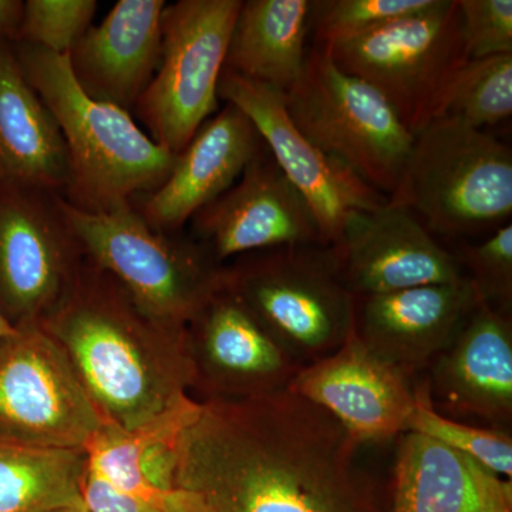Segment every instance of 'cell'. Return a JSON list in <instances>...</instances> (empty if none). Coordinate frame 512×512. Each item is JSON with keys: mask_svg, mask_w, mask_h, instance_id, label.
Masks as SVG:
<instances>
[{"mask_svg": "<svg viewBox=\"0 0 512 512\" xmlns=\"http://www.w3.org/2000/svg\"><path fill=\"white\" fill-rule=\"evenodd\" d=\"M83 448H36L0 441V512L83 508Z\"/></svg>", "mask_w": 512, "mask_h": 512, "instance_id": "d4e9b609", "label": "cell"}, {"mask_svg": "<svg viewBox=\"0 0 512 512\" xmlns=\"http://www.w3.org/2000/svg\"><path fill=\"white\" fill-rule=\"evenodd\" d=\"M22 72L52 111L69 151L64 200L100 214L158 190L177 157L137 126L126 110L87 96L74 79L69 57L12 43Z\"/></svg>", "mask_w": 512, "mask_h": 512, "instance_id": "3957f363", "label": "cell"}, {"mask_svg": "<svg viewBox=\"0 0 512 512\" xmlns=\"http://www.w3.org/2000/svg\"><path fill=\"white\" fill-rule=\"evenodd\" d=\"M69 151L52 111L22 72L12 43L0 39V181L66 194Z\"/></svg>", "mask_w": 512, "mask_h": 512, "instance_id": "44dd1931", "label": "cell"}, {"mask_svg": "<svg viewBox=\"0 0 512 512\" xmlns=\"http://www.w3.org/2000/svg\"><path fill=\"white\" fill-rule=\"evenodd\" d=\"M222 285L301 369L333 355L355 332L356 296L333 245L238 256L224 265Z\"/></svg>", "mask_w": 512, "mask_h": 512, "instance_id": "277c9868", "label": "cell"}, {"mask_svg": "<svg viewBox=\"0 0 512 512\" xmlns=\"http://www.w3.org/2000/svg\"><path fill=\"white\" fill-rule=\"evenodd\" d=\"M481 302L470 279L356 298L355 332L407 379L429 369Z\"/></svg>", "mask_w": 512, "mask_h": 512, "instance_id": "e0dca14e", "label": "cell"}, {"mask_svg": "<svg viewBox=\"0 0 512 512\" xmlns=\"http://www.w3.org/2000/svg\"><path fill=\"white\" fill-rule=\"evenodd\" d=\"M84 261L62 194L0 181V313L13 328L42 325Z\"/></svg>", "mask_w": 512, "mask_h": 512, "instance_id": "30bf717a", "label": "cell"}, {"mask_svg": "<svg viewBox=\"0 0 512 512\" xmlns=\"http://www.w3.org/2000/svg\"><path fill=\"white\" fill-rule=\"evenodd\" d=\"M333 248L343 282L356 298L467 279L457 256L412 211L389 200L375 210L353 212Z\"/></svg>", "mask_w": 512, "mask_h": 512, "instance_id": "9a60e30c", "label": "cell"}, {"mask_svg": "<svg viewBox=\"0 0 512 512\" xmlns=\"http://www.w3.org/2000/svg\"><path fill=\"white\" fill-rule=\"evenodd\" d=\"M512 114V53L468 60L451 80L437 119L450 117L468 126H497Z\"/></svg>", "mask_w": 512, "mask_h": 512, "instance_id": "484cf974", "label": "cell"}, {"mask_svg": "<svg viewBox=\"0 0 512 512\" xmlns=\"http://www.w3.org/2000/svg\"><path fill=\"white\" fill-rule=\"evenodd\" d=\"M165 0H119L70 50L84 93L128 113L153 80L161 59Z\"/></svg>", "mask_w": 512, "mask_h": 512, "instance_id": "ffe728a7", "label": "cell"}, {"mask_svg": "<svg viewBox=\"0 0 512 512\" xmlns=\"http://www.w3.org/2000/svg\"><path fill=\"white\" fill-rule=\"evenodd\" d=\"M264 147L251 120L227 103L198 128L165 183L134 204L157 231L183 232L198 211L237 183Z\"/></svg>", "mask_w": 512, "mask_h": 512, "instance_id": "d6986e66", "label": "cell"}, {"mask_svg": "<svg viewBox=\"0 0 512 512\" xmlns=\"http://www.w3.org/2000/svg\"><path fill=\"white\" fill-rule=\"evenodd\" d=\"M325 50L343 72L375 87L413 136L437 119L451 80L470 60L458 0H434Z\"/></svg>", "mask_w": 512, "mask_h": 512, "instance_id": "ba28073f", "label": "cell"}, {"mask_svg": "<svg viewBox=\"0 0 512 512\" xmlns=\"http://www.w3.org/2000/svg\"><path fill=\"white\" fill-rule=\"evenodd\" d=\"M427 394L436 412L473 416L497 430L512 421L510 312L481 301L429 367Z\"/></svg>", "mask_w": 512, "mask_h": 512, "instance_id": "ac0fdd59", "label": "cell"}, {"mask_svg": "<svg viewBox=\"0 0 512 512\" xmlns=\"http://www.w3.org/2000/svg\"><path fill=\"white\" fill-rule=\"evenodd\" d=\"M25 2L0 0V39L16 43L19 40Z\"/></svg>", "mask_w": 512, "mask_h": 512, "instance_id": "836d02e7", "label": "cell"}, {"mask_svg": "<svg viewBox=\"0 0 512 512\" xmlns=\"http://www.w3.org/2000/svg\"><path fill=\"white\" fill-rule=\"evenodd\" d=\"M342 424L355 443H382L406 433L416 407L412 380L350 335L333 355L302 367L288 387Z\"/></svg>", "mask_w": 512, "mask_h": 512, "instance_id": "2e32d148", "label": "cell"}, {"mask_svg": "<svg viewBox=\"0 0 512 512\" xmlns=\"http://www.w3.org/2000/svg\"><path fill=\"white\" fill-rule=\"evenodd\" d=\"M464 274L481 301L510 312L512 303V225L504 224L477 245H463L457 254Z\"/></svg>", "mask_w": 512, "mask_h": 512, "instance_id": "f546056e", "label": "cell"}, {"mask_svg": "<svg viewBox=\"0 0 512 512\" xmlns=\"http://www.w3.org/2000/svg\"><path fill=\"white\" fill-rule=\"evenodd\" d=\"M470 461L480 490L483 512H512L511 481L495 476L471 458Z\"/></svg>", "mask_w": 512, "mask_h": 512, "instance_id": "d6a6232c", "label": "cell"}, {"mask_svg": "<svg viewBox=\"0 0 512 512\" xmlns=\"http://www.w3.org/2000/svg\"><path fill=\"white\" fill-rule=\"evenodd\" d=\"M197 404L192 397L174 412L134 430L104 421L84 447L89 467L114 487L165 512H183L174 488L177 443Z\"/></svg>", "mask_w": 512, "mask_h": 512, "instance_id": "7402d4cb", "label": "cell"}, {"mask_svg": "<svg viewBox=\"0 0 512 512\" xmlns=\"http://www.w3.org/2000/svg\"><path fill=\"white\" fill-rule=\"evenodd\" d=\"M64 210L86 258L113 275L144 312L165 325L185 329L222 286L224 265L190 234L151 227L134 201L90 214L64 200Z\"/></svg>", "mask_w": 512, "mask_h": 512, "instance_id": "8992f818", "label": "cell"}, {"mask_svg": "<svg viewBox=\"0 0 512 512\" xmlns=\"http://www.w3.org/2000/svg\"><path fill=\"white\" fill-rule=\"evenodd\" d=\"M242 0H180L163 12L161 59L136 104L148 136L175 156L218 110V84Z\"/></svg>", "mask_w": 512, "mask_h": 512, "instance_id": "9c48e42d", "label": "cell"}, {"mask_svg": "<svg viewBox=\"0 0 512 512\" xmlns=\"http://www.w3.org/2000/svg\"><path fill=\"white\" fill-rule=\"evenodd\" d=\"M389 201L412 211L433 235L497 229L512 214L511 148L463 121L433 120L414 136Z\"/></svg>", "mask_w": 512, "mask_h": 512, "instance_id": "5b68a950", "label": "cell"}, {"mask_svg": "<svg viewBox=\"0 0 512 512\" xmlns=\"http://www.w3.org/2000/svg\"><path fill=\"white\" fill-rule=\"evenodd\" d=\"M97 6L96 0H28L18 42L67 56L92 28Z\"/></svg>", "mask_w": 512, "mask_h": 512, "instance_id": "f1b7e54d", "label": "cell"}, {"mask_svg": "<svg viewBox=\"0 0 512 512\" xmlns=\"http://www.w3.org/2000/svg\"><path fill=\"white\" fill-rule=\"evenodd\" d=\"M387 512H483L470 458L407 431L397 448Z\"/></svg>", "mask_w": 512, "mask_h": 512, "instance_id": "cb8c5ba5", "label": "cell"}, {"mask_svg": "<svg viewBox=\"0 0 512 512\" xmlns=\"http://www.w3.org/2000/svg\"><path fill=\"white\" fill-rule=\"evenodd\" d=\"M190 235L221 265L265 249L326 245L305 197L266 147L237 183L191 218Z\"/></svg>", "mask_w": 512, "mask_h": 512, "instance_id": "5bb4252c", "label": "cell"}, {"mask_svg": "<svg viewBox=\"0 0 512 512\" xmlns=\"http://www.w3.org/2000/svg\"><path fill=\"white\" fill-rule=\"evenodd\" d=\"M285 101L295 126L319 150L380 194H393L414 136L375 87L343 72L328 50L311 46Z\"/></svg>", "mask_w": 512, "mask_h": 512, "instance_id": "52a82bcc", "label": "cell"}, {"mask_svg": "<svg viewBox=\"0 0 512 512\" xmlns=\"http://www.w3.org/2000/svg\"><path fill=\"white\" fill-rule=\"evenodd\" d=\"M83 508L87 512H165L144 498L114 487L87 463L82 483Z\"/></svg>", "mask_w": 512, "mask_h": 512, "instance_id": "1f68e13d", "label": "cell"}, {"mask_svg": "<svg viewBox=\"0 0 512 512\" xmlns=\"http://www.w3.org/2000/svg\"><path fill=\"white\" fill-rule=\"evenodd\" d=\"M434 0H312L313 46L332 47L430 8Z\"/></svg>", "mask_w": 512, "mask_h": 512, "instance_id": "83f0119b", "label": "cell"}, {"mask_svg": "<svg viewBox=\"0 0 512 512\" xmlns=\"http://www.w3.org/2000/svg\"><path fill=\"white\" fill-rule=\"evenodd\" d=\"M218 99L237 107L254 124L266 150L311 207L326 245L338 244L353 212L375 210L389 200L303 136L281 90L224 70Z\"/></svg>", "mask_w": 512, "mask_h": 512, "instance_id": "7c38bea8", "label": "cell"}, {"mask_svg": "<svg viewBox=\"0 0 512 512\" xmlns=\"http://www.w3.org/2000/svg\"><path fill=\"white\" fill-rule=\"evenodd\" d=\"M417 403L407 423V431L439 441L501 478H512V439L507 431L478 429L444 417L431 406L426 383L417 387Z\"/></svg>", "mask_w": 512, "mask_h": 512, "instance_id": "4316f807", "label": "cell"}, {"mask_svg": "<svg viewBox=\"0 0 512 512\" xmlns=\"http://www.w3.org/2000/svg\"><path fill=\"white\" fill-rule=\"evenodd\" d=\"M15 328L5 319V316L0 313V340L6 338V336L12 335L15 332Z\"/></svg>", "mask_w": 512, "mask_h": 512, "instance_id": "e575fe53", "label": "cell"}, {"mask_svg": "<svg viewBox=\"0 0 512 512\" xmlns=\"http://www.w3.org/2000/svg\"><path fill=\"white\" fill-rule=\"evenodd\" d=\"M195 400H251L286 390L301 367L224 288L185 326Z\"/></svg>", "mask_w": 512, "mask_h": 512, "instance_id": "4fadbf2b", "label": "cell"}, {"mask_svg": "<svg viewBox=\"0 0 512 512\" xmlns=\"http://www.w3.org/2000/svg\"><path fill=\"white\" fill-rule=\"evenodd\" d=\"M55 512H87L84 508H67V510H60Z\"/></svg>", "mask_w": 512, "mask_h": 512, "instance_id": "d590c367", "label": "cell"}, {"mask_svg": "<svg viewBox=\"0 0 512 512\" xmlns=\"http://www.w3.org/2000/svg\"><path fill=\"white\" fill-rule=\"evenodd\" d=\"M40 328L62 346L107 423L138 429L192 399L185 329L151 318L90 259Z\"/></svg>", "mask_w": 512, "mask_h": 512, "instance_id": "7a4b0ae2", "label": "cell"}, {"mask_svg": "<svg viewBox=\"0 0 512 512\" xmlns=\"http://www.w3.org/2000/svg\"><path fill=\"white\" fill-rule=\"evenodd\" d=\"M312 0L242 2L224 70L288 92L308 53Z\"/></svg>", "mask_w": 512, "mask_h": 512, "instance_id": "603a6c76", "label": "cell"}, {"mask_svg": "<svg viewBox=\"0 0 512 512\" xmlns=\"http://www.w3.org/2000/svg\"><path fill=\"white\" fill-rule=\"evenodd\" d=\"M359 447L289 389L198 400L178 437L174 488L183 512H387Z\"/></svg>", "mask_w": 512, "mask_h": 512, "instance_id": "6da1fadb", "label": "cell"}, {"mask_svg": "<svg viewBox=\"0 0 512 512\" xmlns=\"http://www.w3.org/2000/svg\"><path fill=\"white\" fill-rule=\"evenodd\" d=\"M468 59L512 53L511 0H458Z\"/></svg>", "mask_w": 512, "mask_h": 512, "instance_id": "4dcf8cb0", "label": "cell"}, {"mask_svg": "<svg viewBox=\"0 0 512 512\" xmlns=\"http://www.w3.org/2000/svg\"><path fill=\"white\" fill-rule=\"evenodd\" d=\"M104 420L62 346L40 328L0 340V441L83 448Z\"/></svg>", "mask_w": 512, "mask_h": 512, "instance_id": "8fae6325", "label": "cell"}]
</instances>
